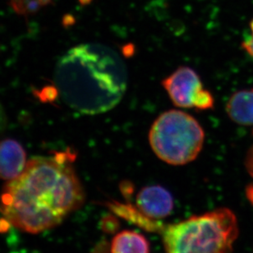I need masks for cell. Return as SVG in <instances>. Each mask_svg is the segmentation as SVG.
Wrapping results in <instances>:
<instances>
[{
  "mask_svg": "<svg viewBox=\"0 0 253 253\" xmlns=\"http://www.w3.org/2000/svg\"><path fill=\"white\" fill-rule=\"evenodd\" d=\"M204 141V130L199 123L180 110L161 114L149 132L154 153L172 166H183L194 161L202 151Z\"/></svg>",
  "mask_w": 253,
  "mask_h": 253,
  "instance_id": "277c9868",
  "label": "cell"
},
{
  "mask_svg": "<svg viewBox=\"0 0 253 253\" xmlns=\"http://www.w3.org/2000/svg\"><path fill=\"white\" fill-rule=\"evenodd\" d=\"M54 83L73 110L98 115L112 110L127 86L126 66L117 52L99 43L79 44L57 63Z\"/></svg>",
  "mask_w": 253,
  "mask_h": 253,
  "instance_id": "7a4b0ae2",
  "label": "cell"
},
{
  "mask_svg": "<svg viewBox=\"0 0 253 253\" xmlns=\"http://www.w3.org/2000/svg\"><path fill=\"white\" fill-rule=\"evenodd\" d=\"M6 126V115L2 105L0 104V132L4 129Z\"/></svg>",
  "mask_w": 253,
  "mask_h": 253,
  "instance_id": "5bb4252c",
  "label": "cell"
},
{
  "mask_svg": "<svg viewBox=\"0 0 253 253\" xmlns=\"http://www.w3.org/2000/svg\"><path fill=\"white\" fill-rule=\"evenodd\" d=\"M226 113L237 125L253 126V89H244L233 94L227 102Z\"/></svg>",
  "mask_w": 253,
  "mask_h": 253,
  "instance_id": "ba28073f",
  "label": "cell"
},
{
  "mask_svg": "<svg viewBox=\"0 0 253 253\" xmlns=\"http://www.w3.org/2000/svg\"><path fill=\"white\" fill-rule=\"evenodd\" d=\"M247 197H249L250 202L253 204V185L249 186V188H247Z\"/></svg>",
  "mask_w": 253,
  "mask_h": 253,
  "instance_id": "9a60e30c",
  "label": "cell"
},
{
  "mask_svg": "<svg viewBox=\"0 0 253 253\" xmlns=\"http://www.w3.org/2000/svg\"><path fill=\"white\" fill-rule=\"evenodd\" d=\"M110 253H150V244L142 234L124 230L113 239Z\"/></svg>",
  "mask_w": 253,
  "mask_h": 253,
  "instance_id": "9c48e42d",
  "label": "cell"
},
{
  "mask_svg": "<svg viewBox=\"0 0 253 253\" xmlns=\"http://www.w3.org/2000/svg\"><path fill=\"white\" fill-rule=\"evenodd\" d=\"M136 207L153 220L164 219L172 213L174 202L170 192L159 185L145 187L136 195Z\"/></svg>",
  "mask_w": 253,
  "mask_h": 253,
  "instance_id": "8992f818",
  "label": "cell"
},
{
  "mask_svg": "<svg viewBox=\"0 0 253 253\" xmlns=\"http://www.w3.org/2000/svg\"><path fill=\"white\" fill-rule=\"evenodd\" d=\"M250 36L243 42L242 46L245 49V51L253 58V19L250 23Z\"/></svg>",
  "mask_w": 253,
  "mask_h": 253,
  "instance_id": "7c38bea8",
  "label": "cell"
},
{
  "mask_svg": "<svg viewBox=\"0 0 253 253\" xmlns=\"http://www.w3.org/2000/svg\"><path fill=\"white\" fill-rule=\"evenodd\" d=\"M245 166L249 174L253 178V145L247 153Z\"/></svg>",
  "mask_w": 253,
  "mask_h": 253,
  "instance_id": "4fadbf2b",
  "label": "cell"
},
{
  "mask_svg": "<svg viewBox=\"0 0 253 253\" xmlns=\"http://www.w3.org/2000/svg\"><path fill=\"white\" fill-rule=\"evenodd\" d=\"M27 155L18 141L6 139L0 141V178L12 180L27 166Z\"/></svg>",
  "mask_w": 253,
  "mask_h": 253,
  "instance_id": "52a82bcc",
  "label": "cell"
},
{
  "mask_svg": "<svg viewBox=\"0 0 253 253\" xmlns=\"http://www.w3.org/2000/svg\"><path fill=\"white\" fill-rule=\"evenodd\" d=\"M239 232L234 212L219 208L165 226L161 233L166 253H233Z\"/></svg>",
  "mask_w": 253,
  "mask_h": 253,
  "instance_id": "3957f363",
  "label": "cell"
},
{
  "mask_svg": "<svg viewBox=\"0 0 253 253\" xmlns=\"http://www.w3.org/2000/svg\"><path fill=\"white\" fill-rule=\"evenodd\" d=\"M51 0H10V4L17 14H34Z\"/></svg>",
  "mask_w": 253,
  "mask_h": 253,
  "instance_id": "8fae6325",
  "label": "cell"
},
{
  "mask_svg": "<svg viewBox=\"0 0 253 253\" xmlns=\"http://www.w3.org/2000/svg\"><path fill=\"white\" fill-rule=\"evenodd\" d=\"M162 85L173 105L178 107L201 110L214 107L211 93L205 90L199 76L189 67L178 68L164 79Z\"/></svg>",
  "mask_w": 253,
  "mask_h": 253,
  "instance_id": "5b68a950",
  "label": "cell"
},
{
  "mask_svg": "<svg viewBox=\"0 0 253 253\" xmlns=\"http://www.w3.org/2000/svg\"><path fill=\"white\" fill-rule=\"evenodd\" d=\"M108 205L114 213L147 231L161 232L165 227L158 220L149 219L137 209V207L131 204H121L115 202L108 203Z\"/></svg>",
  "mask_w": 253,
  "mask_h": 253,
  "instance_id": "30bf717a",
  "label": "cell"
},
{
  "mask_svg": "<svg viewBox=\"0 0 253 253\" xmlns=\"http://www.w3.org/2000/svg\"><path fill=\"white\" fill-rule=\"evenodd\" d=\"M75 159L68 150L28 161L0 196V212L8 224L39 234L61 224L82 207L85 192L73 166Z\"/></svg>",
  "mask_w": 253,
  "mask_h": 253,
  "instance_id": "6da1fadb",
  "label": "cell"
},
{
  "mask_svg": "<svg viewBox=\"0 0 253 253\" xmlns=\"http://www.w3.org/2000/svg\"></svg>",
  "mask_w": 253,
  "mask_h": 253,
  "instance_id": "2e32d148",
  "label": "cell"
}]
</instances>
